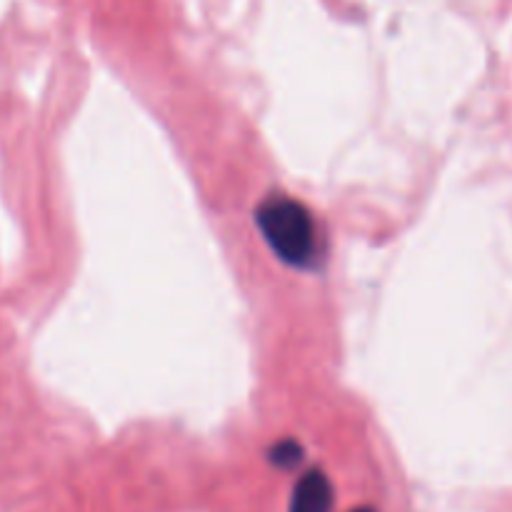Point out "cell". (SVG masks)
Wrapping results in <instances>:
<instances>
[{
    "instance_id": "cell-1",
    "label": "cell",
    "mask_w": 512,
    "mask_h": 512,
    "mask_svg": "<svg viewBox=\"0 0 512 512\" xmlns=\"http://www.w3.org/2000/svg\"><path fill=\"white\" fill-rule=\"evenodd\" d=\"M265 243L283 263L315 268L320 260V235L313 213L288 195H270L255 213Z\"/></svg>"
},
{
    "instance_id": "cell-2",
    "label": "cell",
    "mask_w": 512,
    "mask_h": 512,
    "mask_svg": "<svg viewBox=\"0 0 512 512\" xmlns=\"http://www.w3.org/2000/svg\"><path fill=\"white\" fill-rule=\"evenodd\" d=\"M333 508V485L320 470H310L295 485L290 512H330Z\"/></svg>"
},
{
    "instance_id": "cell-4",
    "label": "cell",
    "mask_w": 512,
    "mask_h": 512,
    "mask_svg": "<svg viewBox=\"0 0 512 512\" xmlns=\"http://www.w3.org/2000/svg\"><path fill=\"white\" fill-rule=\"evenodd\" d=\"M353 512H373V510H368V508H363V510H353Z\"/></svg>"
},
{
    "instance_id": "cell-3",
    "label": "cell",
    "mask_w": 512,
    "mask_h": 512,
    "mask_svg": "<svg viewBox=\"0 0 512 512\" xmlns=\"http://www.w3.org/2000/svg\"><path fill=\"white\" fill-rule=\"evenodd\" d=\"M270 460L278 468H295L303 460V448L298 443H293V440H283V443H278L270 450Z\"/></svg>"
}]
</instances>
